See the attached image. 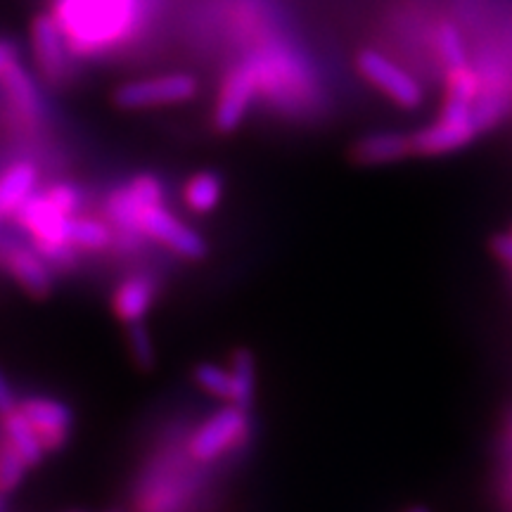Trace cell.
<instances>
[{
	"label": "cell",
	"mask_w": 512,
	"mask_h": 512,
	"mask_svg": "<svg viewBox=\"0 0 512 512\" xmlns=\"http://www.w3.org/2000/svg\"><path fill=\"white\" fill-rule=\"evenodd\" d=\"M195 382L202 392L216 399L230 401V370L216 363H200L195 368Z\"/></svg>",
	"instance_id": "cell-21"
},
{
	"label": "cell",
	"mask_w": 512,
	"mask_h": 512,
	"mask_svg": "<svg viewBox=\"0 0 512 512\" xmlns=\"http://www.w3.org/2000/svg\"><path fill=\"white\" fill-rule=\"evenodd\" d=\"M494 254L503 261L505 266L512 268V230L510 233H501L494 238Z\"/></svg>",
	"instance_id": "cell-26"
},
{
	"label": "cell",
	"mask_w": 512,
	"mask_h": 512,
	"mask_svg": "<svg viewBox=\"0 0 512 512\" xmlns=\"http://www.w3.org/2000/svg\"><path fill=\"white\" fill-rule=\"evenodd\" d=\"M406 512H432V508H427V505H413V508H408Z\"/></svg>",
	"instance_id": "cell-29"
},
{
	"label": "cell",
	"mask_w": 512,
	"mask_h": 512,
	"mask_svg": "<svg viewBox=\"0 0 512 512\" xmlns=\"http://www.w3.org/2000/svg\"><path fill=\"white\" fill-rule=\"evenodd\" d=\"M437 48H439L441 62L446 64V69H456V67H463V64H467L465 41L453 24H444V27L439 29Z\"/></svg>",
	"instance_id": "cell-23"
},
{
	"label": "cell",
	"mask_w": 512,
	"mask_h": 512,
	"mask_svg": "<svg viewBox=\"0 0 512 512\" xmlns=\"http://www.w3.org/2000/svg\"><path fill=\"white\" fill-rule=\"evenodd\" d=\"M29 465L19 458V453L10 444L0 446V494H12L24 482Z\"/></svg>",
	"instance_id": "cell-22"
},
{
	"label": "cell",
	"mask_w": 512,
	"mask_h": 512,
	"mask_svg": "<svg viewBox=\"0 0 512 512\" xmlns=\"http://www.w3.org/2000/svg\"><path fill=\"white\" fill-rule=\"evenodd\" d=\"M197 95V81L190 74H162L152 79L124 83L114 100L124 110H145V107L181 105Z\"/></svg>",
	"instance_id": "cell-4"
},
{
	"label": "cell",
	"mask_w": 512,
	"mask_h": 512,
	"mask_svg": "<svg viewBox=\"0 0 512 512\" xmlns=\"http://www.w3.org/2000/svg\"><path fill=\"white\" fill-rule=\"evenodd\" d=\"M157 297V287L145 275L128 278L119 285V290L112 297V311L117 313L121 323H138L147 316Z\"/></svg>",
	"instance_id": "cell-13"
},
{
	"label": "cell",
	"mask_w": 512,
	"mask_h": 512,
	"mask_svg": "<svg viewBox=\"0 0 512 512\" xmlns=\"http://www.w3.org/2000/svg\"><path fill=\"white\" fill-rule=\"evenodd\" d=\"M0 512H5V494H0Z\"/></svg>",
	"instance_id": "cell-30"
},
{
	"label": "cell",
	"mask_w": 512,
	"mask_h": 512,
	"mask_svg": "<svg viewBox=\"0 0 512 512\" xmlns=\"http://www.w3.org/2000/svg\"><path fill=\"white\" fill-rule=\"evenodd\" d=\"M413 155V140L411 136H403L396 131H382L363 136L351 150V157L363 166H380L394 164L401 159Z\"/></svg>",
	"instance_id": "cell-12"
},
{
	"label": "cell",
	"mask_w": 512,
	"mask_h": 512,
	"mask_svg": "<svg viewBox=\"0 0 512 512\" xmlns=\"http://www.w3.org/2000/svg\"><path fill=\"white\" fill-rule=\"evenodd\" d=\"M48 202L60 211L64 216H76V211L81 207V195L74 185L69 183H57L46 192Z\"/></svg>",
	"instance_id": "cell-24"
},
{
	"label": "cell",
	"mask_w": 512,
	"mask_h": 512,
	"mask_svg": "<svg viewBox=\"0 0 512 512\" xmlns=\"http://www.w3.org/2000/svg\"><path fill=\"white\" fill-rule=\"evenodd\" d=\"M230 401L233 406L245 408L254 403V392H256V363L252 351L238 349L233 354V363H230Z\"/></svg>",
	"instance_id": "cell-17"
},
{
	"label": "cell",
	"mask_w": 512,
	"mask_h": 512,
	"mask_svg": "<svg viewBox=\"0 0 512 512\" xmlns=\"http://www.w3.org/2000/svg\"><path fill=\"white\" fill-rule=\"evenodd\" d=\"M38 178L36 166L31 162L12 164L3 176H0V221L5 216L17 214L19 207L31 197Z\"/></svg>",
	"instance_id": "cell-14"
},
{
	"label": "cell",
	"mask_w": 512,
	"mask_h": 512,
	"mask_svg": "<svg viewBox=\"0 0 512 512\" xmlns=\"http://www.w3.org/2000/svg\"><path fill=\"white\" fill-rule=\"evenodd\" d=\"M164 188L155 176H138L124 188L112 192L107 202V216L121 233H140L138 219L145 209L162 204Z\"/></svg>",
	"instance_id": "cell-8"
},
{
	"label": "cell",
	"mask_w": 512,
	"mask_h": 512,
	"mask_svg": "<svg viewBox=\"0 0 512 512\" xmlns=\"http://www.w3.org/2000/svg\"><path fill=\"white\" fill-rule=\"evenodd\" d=\"M3 427H5V437H8V444L19 453V458H22L29 467L41 465L43 456H46V448H43L41 439H38V432L34 430V425L24 418V413L19 411V408L15 413L5 415Z\"/></svg>",
	"instance_id": "cell-16"
},
{
	"label": "cell",
	"mask_w": 512,
	"mask_h": 512,
	"mask_svg": "<svg viewBox=\"0 0 512 512\" xmlns=\"http://www.w3.org/2000/svg\"><path fill=\"white\" fill-rule=\"evenodd\" d=\"M0 264L31 297L43 299L53 292V273H50L48 261L34 249L12 245L0 238Z\"/></svg>",
	"instance_id": "cell-10"
},
{
	"label": "cell",
	"mask_w": 512,
	"mask_h": 512,
	"mask_svg": "<svg viewBox=\"0 0 512 512\" xmlns=\"http://www.w3.org/2000/svg\"><path fill=\"white\" fill-rule=\"evenodd\" d=\"M31 48H34V57L41 74L50 81L62 79L69 67V48L67 36L57 22L55 15L38 17L31 27Z\"/></svg>",
	"instance_id": "cell-11"
},
{
	"label": "cell",
	"mask_w": 512,
	"mask_h": 512,
	"mask_svg": "<svg viewBox=\"0 0 512 512\" xmlns=\"http://www.w3.org/2000/svg\"><path fill=\"white\" fill-rule=\"evenodd\" d=\"M138 0H60L55 17L76 55L105 53L133 34Z\"/></svg>",
	"instance_id": "cell-1"
},
{
	"label": "cell",
	"mask_w": 512,
	"mask_h": 512,
	"mask_svg": "<svg viewBox=\"0 0 512 512\" xmlns=\"http://www.w3.org/2000/svg\"><path fill=\"white\" fill-rule=\"evenodd\" d=\"M358 72L403 110H415L425 100L420 81L377 50H363L358 55Z\"/></svg>",
	"instance_id": "cell-3"
},
{
	"label": "cell",
	"mask_w": 512,
	"mask_h": 512,
	"mask_svg": "<svg viewBox=\"0 0 512 512\" xmlns=\"http://www.w3.org/2000/svg\"><path fill=\"white\" fill-rule=\"evenodd\" d=\"M69 242L76 249H105L112 245V230L95 219H72L69 226Z\"/></svg>",
	"instance_id": "cell-19"
},
{
	"label": "cell",
	"mask_w": 512,
	"mask_h": 512,
	"mask_svg": "<svg viewBox=\"0 0 512 512\" xmlns=\"http://www.w3.org/2000/svg\"><path fill=\"white\" fill-rule=\"evenodd\" d=\"M17 399H15V392H12L8 377H5L3 370H0V415H10L17 411Z\"/></svg>",
	"instance_id": "cell-25"
},
{
	"label": "cell",
	"mask_w": 512,
	"mask_h": 512,
	"mask_svg": "<svg viewBox=\"0 0 512 512\" xmlns=\"http://www.w3.org/2000/svg\"><path fill=\"white\" fill-rule=\"evenodd\" d=\"M0 81H3L5 93H8L12 110L27 124H36L38 117H41V100H38L34 79L19 64H12L8 72L0 76Z\"/></svg>",
	"instance_id": "cell-15"
},
{
	"label": "cell",
	"mask_w": 512,
	"mask_h": 512,
	"mask_svg": "<svg viewBox=\"0 0 512 512\" xmlns=\"http://www.w3.org/2000/svg\"><path fill=\"white\" fill-rule=\"evenodd\" d=\"M505 496H508L510 510H512V465H510V472H508V484H505Z\"/></svg>",
	"instance_id": "cell-28"
},
{
	"label": "cell",
	"mask_w": 512,
	"mask_h": 512,
	"mask_svg": "<svg viewBox=\"0 0 512 512\" xmlns=\"http://www.w3.org/2000/svg\"><path fill=\"white\" fill-rule=\"evenodd\" d=\"M12 64H17V53L15 48L10 46V43H3L0 41V76H3Z\"/></svg>",
	"instance_id": "cell-27"
},
{
	"label": "cell",
	"mask_w": 512,
	"mask_h": 512,
	"mask_svg": "<svg viewBox=\"0 0 512 512\" xmlns=\"http://www.w3.org/2000/svg\"><path fill=\"white\" fill-rule=\"evenodd\" d=\"M259 67L256 62H242L223 81L219 100H216L214 124L221 133L235 131L247 117L249 105L254 102V95L259 91Z\"/></svg>",
	"instance_id": "cell-6"
},
{
	"label": "cell",
	"mask_w": 512,
	"mask_h": 512,
	"mask_svg": "<svg viewBox=\"0 0 512 512\" xmlns=\"http://www.w3.org/2000/svg\"><path fill=\"white\" fill-rule=\"evenodd\" d=\"M479 133H484V126L482 121H479L477 102L448 98L446 95L441 117L437 121H432L430 126L415 131L411 136L413 155H451V152H458L470 145Z\"/></svg>",
	"instance_id": "cell-2"
},
{
	"label": "cell",
	"mask_w": 512,
	"mask_h": 512,
	"mask_svg": "<svg viewBox=\"0 0 512 512\" xmlns=\"http://www.w3.org/2000/svg\"><path fill=\"white\" fill-rule=\"evenodd\" d=\"M223 195V183L221 178L211 171H200L185 183L183 188V202L188 204V209L195 214H209L219 207Z\"/></svg>",
	"instance_id": "cell-18"
},
{
	"label": "cell",
	"mask_w": 512,
	"mask_h": 512,
	"mask_svg": "<svg viewBox=\"0 0 512 512\" xmlns=\"http://www.w3.org/2000/svg\"><path fill=\"white\" fill-rule=\"evenodd\" d=\"M140 235L162 242L169 249H174L183 259H202L207 254V242L197 230L185 226L181 219L169 214L162 204L145 209L138 219Z\"/></svg>",
	"instance_id": "cell-7"
},
{
	"label": "cell",
	"mask_w": 512,
	"mask_h": 512,
	"mask_svg": "<svg viewBox=\"0 0 512 512\" xmlns=\"http://www.w3.org/2000/svg\"><path fill=\"white\" fill-rule=\"evenodd\" d=\"M247 432V411L245 408L230 406L221 408L219 413L211 415L209 420H204L197 432L190 439V453L192 458L200 460V463H209L216 460L228 448L240 444L242 437Z\"/></svg>",
	"instance_id": "cell-5"
},
{
	"label": "cell",
	"mask_w": 512,
	"mask_h": 512,
	"mask_svg": "<svg viewBox=\"0 0 512 512\" xmlns=\"http://www.w3.org/2000/svg\"><path fill=\"white\" fill-rule=\"evenodd\" d=\"M19 411L34 425L46 453L60 451L69 441V437H72L74 415L69 411L67 403L46 399V396H34V399L24 401L19 406Z\"/></svg>",
	"instance_id": "cell-9"
},
{
	"label": "cell",
	"mask_w": 512,
	"mask_h": 512,
	"mask_svg": "<svg viewBox=\"0 0 512 512\" xmlns=\"http://www.w3.org/2000/svg\"><path fill=\"white\" fill-rule=\"evenodd\" d=\"M126 339H128V351H131V358L136 361V366L143 370L155 368V358H157L155 344H152L150 330H147L143 320H138V323H128Z\"/></svg>",
	"instance_id": "cell-20"
}]
</instances>
